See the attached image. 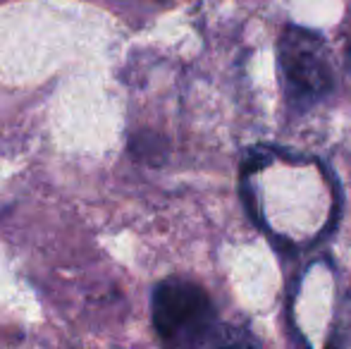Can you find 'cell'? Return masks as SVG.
Instances as JSON below:
<instances>
[{
  "instance_id": "cell-2",
  "label": "cell",
  "mask_w": 351,
  "mask_h": 349,
  "mask_svg": "<svg viewBox=\"0 0 351 349\" xmlns=\"http://www.w3.org/2000/svg\"><path fill=\"white\" fill-rule=\"evenodd\" d=\"M280 70L291 101H315L328 93L332 84L323 41L299 27H287L282 34Z\"/></svg>"
},
{
  "instance_id": "cell-1",
  "label": "cell",
  "mask_w": 351,
  "mask_h": 349,
  "mask_svg": "<svg viewBox=\"0 0 351 349\" xmlns=\"http://www.w3.org/2000/svg\"><path fill=\"white\" fill-rule=\"evenodd\" d=\"M153 326L167 345H196L215 326V306L204 287L170 278L153 292Z\"/></svg>"
}]
</instances>
